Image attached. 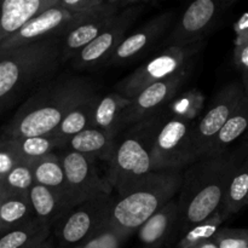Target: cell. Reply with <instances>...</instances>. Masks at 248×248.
Returning a JSON list of instances; mask_svg holds the SVG:
<instances>
[{
  "instance_id": "cell-18",
  "label": "cell",
  "mask_w": 248,
  "mask_h": 248,
  "mask_svg": "<svg viewBox=\"0 0 248 248\" xmlns=\"http://www.w3.org/2000/svg\"><path fill=\"white\" fill-rule=\"evenodd\" d=\"M179 205L176 198L160 208L140 229L138 237L143 246L148 248H161L179 229Z\"/></svg>"
},
{
  "instance_id": "cell-13",
  "label": "cell",
  "mask_w": 248,
  "mask_h": 248,
  "mask_svg": "<svg viewBox=\"0 0 248 248\" xmlns=\"http://www.w3.org/2000/svg\"><path fill=\"white\" fill-rule=\"evenodd\" d=\"M84 16L86 15L72 14L57 4L33 17L14 35L2 41L0 44V56L14 48L29 45L51 36H63Z\"/></svg>"
},
{
  "instance_id": "cell-20",
  "label": "cell",
  "mask_w": 248,
  "mask_h": 248,
  "mask_svg": "<svg viewBox=\"0 0 248 248\" xmlns=\"http://www.w3.org/2000/svg\"><path fill=\"white\" fill-rule=\"evenodd\" d=\"M34 217L52 229L53 224L73 206L57 191L34 183L28 193Z\"/></svg>"
},
{
  "instance_id": "cell-37",
  "label": "cell",
  "mask_w": 248,
  "mask_h": 248,
  "mask_svg": "<svg viewBox=\"0 0 248 248\" xmlns=\"http://www.w3.org/2000/svg\"><path fill=\"white\" fill-rule=\"evenodd\" d=\"M234 61L242 73L248 74V45L235 46Z\"/></svg>"
},
{
  "instance_id": "cell-28",
  "label": "cell",
  "mask_w": 248,
  "mask_h": 248,
  "mask_svg": "<svg viewBox=\"0 0 248 248\" xmlns=\"http://www.w3.org/2000/svg\"><path fill=\"white\" fill-rule=\"evenodd\" d=\"M205 94L198 89L188 90L177 94L166 106V111L171 118L195 123L205 110Z\"/></svg>"
},
{
  "instance_id": "cell-21",
  "label": "cell",
  "mask_w": 248,
  "mask_h": 248,
  "mask_svg": "<svg viewBox=\"0 0 248 248\" xmlns=\"http://www.w3.org/2000/svg\"><path fill=\"white\" fill-rule=\"evenodd\" d=\"M115 140L116 137L98 128L90 127L68 140L62 150H70L108 162L114 152Z\"/></svg>"
},
{
  "instance_id": "cell-34",
  "label": "cell",
  "mask_w": 248,
  "mask_h": 248,
  "mask_svg": "<svg viewBox=\"0 0 248 248\" xmlns=\"http://www.w3.org/2000/svg\"><path fill=\"white\" fill-rule=\"evenodd\" d=\"M213 241L218 248H245L248 246V229L220 228Z\"/></svg>"
},
{
  "instance_id": "cell-35",
  "label": "cell",
  "mask_w": 248,
  "mask_h": 248,
  "mask_svg": "<svg viewBox=\"0 0 248 248\" xmlns=\"http://www.w3.org/2000/svg\"><path fill=\"white\" fill-rule=\"evenodd\" d=\"M22 161L11 138L0 137V179L4 178L16 165Z\"/></svg>"
},
{
  "instance_id": "cell-17",
  "label": "cell",
  "mask_w": 248,
  "mask_h": 248,
  "mask_svg": "<svg viewBox=\"0 0 248 248\" xmlns=\"http://www.w3.org/2000/svg\"><path fill=\"white\" fill-rule=\"evenodd\" d=\"M58 0H0V44Z\"/></svg>"
},
{
  "instance_id": "cell-12",
  "label": "cell",
  "mask_w": 248,
  "mask_h": 248,
  "mask_svg": "<svg viewBox=\"0 0 248 248\" xmlns=\"http://www.w3.org/2000/svg\"><path fill=\"white\" fill-rule=\"evenodd\" d=\"M58 155L65 171L74 206L113 195L114 189L107 177L99 176L94 165L96 160L70 150H62Z\"/></svg>"
},
{
  "instance_id": "cell-9",
  "label": "cell",
  "mask_w": 248,
  "mask_h": 248,
  "mask_svg": "<svg viewBox=\"0 0 248 248\" xmlns=\"http://www.w3.org/2000/svg\"><path fill=\"white\" fill-rule=\"evenodd\" d=\"M246 94V89L240 82L227 85L216 94L211 106L195 121L194 140L199 160L206 156L216 136L236 111Z\"/></svg>"
},
{
  "instance_id": "cell-2",
  "label": "cell",
  "mask_w": 248,
  "mask_h": 248,
  "mask_svg": "<svg viewBox=\"0 0 248 248\" xmlns=\"http://www.w3.org/2000/svg\"><path fill=\"white\" fill-rule=\"evenodd\" d=\"M240 164L239 154L225 153L220 156L203 157L184 170L177 198L182 235L219 211L228 186Z\"/></svg>"
},
{
  "instance_id": "cell-11",
  "label": "cell",
  "mask_w": 248,
  "mask_h": 248,
  "mask_svg": "<svg viewBox=\"0 0 248 248\" xmlns=\"http://www.w3.org/2000/svg\"><path fill=\"white\" fill-rule=\"evenodd\" d=\"M145 6L147 1L144 0L140 4L121 10L108 28L73 58V65L78 69H90L106 64L116 48L125 40L127 36L126 34L143 14Z\"/></svg>"
},
{
  "instance_id": "cell-6",
  "label": "cell",
  "mask_w": 248,
  "mask_h": 248,
  "mask_svg": "<svg viewBox=\"0 0 248 248\" xmlns=\"http://www.w3.org/2000/svg\"><path fill=\"white\" fill-rule=\"evenodd\" d=\"M202 50V43L186 47H165L152 60L138 67L118 84L119 93L128 99L149 85L171 78L190 68L194 58Z\"/></svg>"
},
{
  "instance_id": "cell-25",
  "label": "cell",
  "mask_w": 248,
  "mask_h": 248,
  "mask_svg": "<svg viewBox=\"0 0 248 248\" xmlns=\"http://www.w3.org/2000/svg\"><path fill=\"white\" fill-rule=\"evenodd\" d=\"M33 218L35 217L28 194L0 193V234Z\"/></svg>"
},
{
  "instance_id": "cell-36",
  "label": "cell",
  "mask_w": 248,
  "mask_h": 248,
  "mask_svg": "<svg viewBox=\"0 0 248 248\" xmlns=\"http://www.w3.org/2000/svg\"><path fill=\"white\" fill-rule=\"evenodd\" d=\"M234 31L236 34L235 46L248 45V12L244 14L234 24Z\"/></svg>"
},
{
  "instance_id": "cell-19",
  "label": "cell",
  "mask_w": 248,
  "mask_h": 248,
  "mask_svg": "<svg viewBox=\"0 0 248 248\" xmlns=\"http://www.w3.org/2000/svg\"><path fill=\"white\" fill-rule=\"evenodd\" d=\"M130 103L131 99L119 92L98 96L94 103L91 127L118 137L123 132V116Z\"/></svg>"
},
{
  "instance_id": "cell-42",
  "label": "cell",
  "mask_w": 248,
  "mask_h": 248,
  "mask_svg": "<svg viewBox=\"0 0 248 248\" xmlns=\"http://www.w3.org/2000/svg\"><path fill=\"white\" fill-rule=\"evenodd\" d=\"M143 248H148V247H143Z\"/></svg>"
},
{
  "instance_id": "cell-31",
  "label": "cell",
  "mask_w": 248,
  "mask_h": 248,
  "mask_svg": "<svg viewBox=\"0 0 248 248\" xmlns=\"http://www.w3.org/2000/svg\"><path fill=\"white\" fill-rule=\"evenodd\" d=\"M223 222H224V219L218 211L212 217H210L200 224L195 225L191 229H189L186 234L182 235L181 240L174 248H196L200 245L205 244L206 241H210L220 229Z\"/></svg>"
},
{
  "instance_id": "cell-40",
  "label": "cell",
  "mask_w": 248,
  "mask_h": 248,
  "mask_svg": "<svg viewBox=\"0 0 248 248\" xmlns=\"http://www.w3.org/2000/svg\"><path fill=\"white\" fill-rule=\"evenodd\" d=\"M246 136H247V140H248V132L246 133Z\"/></svg>"
},
{
  "instance_id": "cell-24",
  "label": "cell",
  "mask_w": 248,
  "mask_h": 248,
  "mask_svg": "<svg viewBox=\"0 0 248 248\" xmlns=\"http://www.w3.org/2000/svg\"><path fill=\"white\" fill-rule=\"evenodd\" d=\"M248 132V93L232 118L213 140L205 157H215L228 153L230 145Z\"/></svg>"
},
{
  "instance_id": "cell-4",
  "label": "cell",
  "mask_w": 248,
  "mask_h": 248,
  "mask_svg": "<svg viewBox=\"0 0 248 248\" xmlns=\"http://www.w3.org/2000/svg\"><path fill=\"white\" fill-rule=\"evenodd\" d=\"M166 109L126 128L116 137L107 171V179L115 194L154 172V145L157 133L167 119Z\"/></svg>"
},
{
  "instance_id": "cell-39",
  "label": "cell",
  "mask_w": 248,
  "mask_h": 248,
  "mask_svg": "<svg viewBox=\"0 0 248 248\" xmlns=\"http://www.w3.org/2000/svg\"><path fill=\"white\" fill-rule=\"evenodd\" d=\"M196 248H218V247H217V245H216V242L213 241V239H212V240H210V241H206L205 244L200 245V246L196 247Z\"/></svg>"
},
{
  "instance_id": "cell-29",
  "label": "cell",
  "mask_w": 248,
  "mask_h": 248,
  "mask_svg": "<svg viewBox=\"0 0 248 248\" xmlns=\"http://www.w3.org/2000/svg\"><path fill=\"white\" fill-rule=\"evenodd\" d=\"M143 0H58L62 9L75 15H96L109 10H121L133 6Z\"/></svg>"
},
{
  "instance_id": "cell-16",
  "label": "cell",
  "mask_w": 248,
  "mask_h": 248,
  "mask_svg": "<svg viewBox=\"0 0 248 248\" xmlns=\"http://www.w3.org/2000/svg\"><path fill=\"white\" fill-rule=\"evenodd\" d=\"M119 10L84 16L62 36V63L70 61L87 45L98 38L113 22Z\"/></svg>"
},
{
  "instance_id": "cell-5",
  "label": "cell",
  "mask_w": 248,
  "mask_h": 248,
  "mask_svg": "<svg viewBox=\"0 0 248 248\" xmlns=\"http://www.w3.org/2000/svg\"><path fill=\"white\" fill-rule=\"evenodd\" d=\"M179 171H156L136 182L127 190L114 194L108 225L132 235L166 203L182 186Z\"/></svg>"
},
{
  "instance_id": "cell-8",
  "label": "cell",
  "mask_w": 248,
  "mask_h": 248,
  "mask_svg": "<svg viewBox=\"0 0 248 248\" xmlns=\"http://www.w3.org/2000/svg\"><path fill=\"white\" fill-rule=\"evenodd\" d=\"M194 125L195 123L167 116L155 140L154 172H182L198 161Z\"/></svg>"
},
{
  "instance_id": "cell-22",
  "label": "cell",
  "mask_w": 248,
  "mask_h": 248,
  "mask_svg": "<svg viewBox=\"0 0 248 248\" xmlns=\"http://www.w3.org/2000/svg\"><path fill=\"white\" fill-rule=\"evenodd\" d=\"M97 97L98 94L93 91L78 102L63 119L60 126L51 133L57 140L58 149H62L67 140L75 135L91 127L92 114Z\"/></svg>"
},
{
  "instance_id": "cell-15",
  "label": "cell",
  "mask_w": 248,
  "mask_h": 248,
  "mask_svg": "<svg viewBox=\"0 0 248 248\" xmlns=\"http://www.w3.org/2000/svg\"><path fill=\"white\" fill-rule=\"evenodd\" d=\"M173 19V11L161 12L150 18L135 33L126 36L106 65H120L142 57L169 31Z\"/></svg>"
},
{
  "instance_id": "cell-26",
  "label": "cell",
  "mask_w": 248,
  "mask_h": 248,
  "mask_svg": "<svg viewBox=\"0 0 248 248\" xmlns=\"http://www.w3.org/2000/svg\"><path fill=\"white\" fill-rule=\"evenodd\" d=\"M51 228L33 218L29 222L0 234V248H24L35 242L47 241Z\"/></svg>"
},
{
  "instance_id": "cell-33",
  "label": "cell",
  "mask_w": 248,
  "mask_h": 248,
  "mask_svg": "<svg viewBox=\"0 0 248 248\" xmlns=\"http://www.w3.org/2000/svg\"><path fill=\"white\" fill-rule=\"evenodd\" d=\"M130 236L123 230L107 225L101 232L74 248H120Z\"/></svg>"
},
{
  "instance_id": "cell-7",
  "label": "cell",
  "mask_w": 248,
  "mask_h": 248,
  "mask_svg": "<svg viewBox=\"0 0 248 248\" xmlns=\"http://www.w3.org/2000/svg\"><path fill=\"white\" fill-rule=\"evenodd\" d=\"M114 194L93 199L70 208L53 224L52 232L60 248H74L108 225Z\"/></svg>"
},
{
  "instance_id": "cell-1",
  "label": "cell",
  "mask_w": 248,
  "mask_h": 248,
  "mask_svg": "<svg viewBox=\"0 0 248 248\" xmlns=\"http://www.w3.org/2000/svg\"><path fill=\"white\" fill-rule=\"evenodd\" d=\"M86 79L75 75L51 78L24 101L2 127L5 138H24L53 133L70 109L93 92Z\"/></svg>"
},
{
  "instance_id": "cell-27",
  "label": "cell",
  "mask_w": 248,
  "mask_h": 248,
  "mask_svg": "<svg viewBox=\"0 0 248 248\" xmlns=\"http://www.w3.org/2000/svg\"><path fill=\"white\" fill-rule=\"evenodd\" d=\"M246 206H248V159L240 164L234 172L219 208V213L225 220L230 216L236 215Z\"/></svg>"
},
{
  "instance_id": "cell-3",
  "label": "cell",
  "mask_w": 248,
  "mask_h": 248,
  "mask_svg": "<svg viewBox=\"0 0 248 248\" xmlns=\"http://www.w3.org/2000/svg\"><path fill=\"white\" fill-rule=\"evenodd\" d=\"M62 63V36H51L0 56V114L52 78Z\"/></svg>"
},
{
  "instance_id": "cell-41",
  "label": "cell",
  "mask_w": 248,
  "mask_h": 248,
  "mask_svg": "<svg viewBox=\"0 0 248 248\" xmlns=\"http://www.w3.org/2000/svg\"><path fill=\"white\" fill-rule=\"evenodd\" d=\"M245 248H248V246H246V247H245Z\"/></svg>"
},
{
  "instance_id": "cell-32",
  "label": "cell",
  "mask_w": 248,
  "mask_h": 248,
  "mask_svg": "<svg viewBox=\"0 0 248 248\" xmlns=\"http://www.w3.org/2000/svg\"><path fill=\"white\" fill-rule=\"evenodd\" d=\"M34 183L35 181L31 162L22 160L4 178L0 179V193L28 194Z\"/></svg>"
},
{
  "instance_id": "cell-23",
  "label": "cell",
  "mask_w": 248,
  "mask_h": 248,
  "mask_svg": "<svg viewBox=\"0 0 248 248\" xmlns=\"http://www.w3.org/2000/svg\"><path fill=\"white\" fill-rule=\"evenodd\" d=\"M31 166L36 184H40V186L57 191L58 194H61L63 198L69 201L73 207H75L72 195H70L65 171L63 169L58 153H52L41 159L31 161Z\"/></svg>"
},
{
  "instance_id": "cell-10",
  "label": "cell",
  "mask_w": 248,
  "mask_h": 248,
  "mask_svg": "<svg viewBox=\"0 0 248 248\" xmlns=\"http://www.w3.org/2000/svg\"><path fill=\"white\" fill-rule=\"evenodd\" d=\"M227 0H196L191 2L170 33L165 47H186L202 43L228 7Z\"/></svg>"
},
{
  "instance_id": "cell-30",
  "label": "cell",
  "mask_w": 248,
  "mask_h": 248,
  "mask_svg": "<svg viewBox=\"0 0 248 248\" xmlns=\"http://www.w3.org/2000/svg\"><path fill=\"white\" fill-rule=\"evenodd\" d=\"M16 147L17 152L24 161H34L41 159L48 154H52L53 150L58 149V143L52 135L36 136V137L11 138Z\"/></svg>"
},
{
  "instance_id": "cell-38",
  "label": "cell",
  "mask_w": 248,
  "mask_h": 248,
  "mask_svg": "<svg viewBox=\"0 0 248 248\" xmlns=\"http://www.w3.org/2000/svg\"><path fill=\"white\" fill-rule=\"evenodd\" d=\"M24 248H53V242H52V240L48 239L47 241L35 242V244H31Z\"/></svg>"
},
{
  "instance_id": "cell-14",
  "label": "cell",
  "mask_w": 248,
  "mask_h": 248,
  "mask_svg": "<svg viewBox=\"0 0 248 248\" xmlns=\"http://www.w3.org/2000/svg\"><path fill=\"white\" fill-rule=\"evenodd\" d=\"M189 69L183 70L171 78L149 85L131 99L123 116V132L125 128L152 118L164 110L167 104L178 94L179 90L189 78Z\"/></svg>"
}]
</instances>
